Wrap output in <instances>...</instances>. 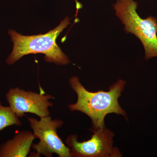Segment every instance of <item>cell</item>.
<instances>
[{"label": "cell", "instance_id": "cell-1", "mask_svg": "<svg viewBox=\"0 0 157 157\" xmlns=\"http://www.w3.org/2000/svg\"><path fill=\"white\" fill-rule=\"evenodd\" d=\"M71 89L76 93L77 100L70 104V111H80L91 119L93 130H103L105 128L104 119L109 113L123 116L127 119L126 112L118 102L125 86V81L120 79L110 86L109 91L92 92L88 90L81 84L77 76L69 79Z\"/></svg>", "mask_w": 157, "mask_h": 157}, {"label": "cell", "instance_id": "cell-2", "mask_svg": "<svg viewBox=\"0 0 157 157\" xmlns=\"http://www.w3.org/2000/svg\"><path fill=\"white\" fill-rule=\"evenodd\" d=\"M67 16L53 30L44 34L23 36L13 29L9 34L13 42L11 53L6 59L8 65H12L23 56L31 54H43L44 59L48 63L57 65H65L71 63L67 56L57 44L56 40L60 34L70 24Z\"/></svg>", "mask_w": 157, "mask_h": 157}, {"label": "cell", "instance_id": "cell-3", "mask_svg": "<svg viewBox=\"0 0 157 157\" xmlns=\"http://www.w3.org/2000/svg\"><path fill=\"white\" fill-rule=\"evenodd\" d=\"M116 15L124 25L127 33L139 39L145 51V59L157 57V20L149 16L142 19L137 12V3L134 0H117L113 5Z\"/></svg>", "mask_w": 157, "mask_h": 157}, {"label": "cell", "instance_id": "cell-4", "mask_svg": "<svg viewBox=\"0 0 157 157\" xmlns=\"http://www.w3.org/2000/svg\"><path fill=\"white\" fill-rule=\"evenodd\" d=\"M27 120L34 136L39 139L38 143L32 145L34 152L30 157H39L43 155L52 157L53 154H56L59 157H71L70 149L57 134L58 129L63 125V120L53 119L50 115L39 120L33 117H28Z\"/></svg>", "mask_w": 157, "mask_h": 157}, {"label": "cell", "instance_id": "cell-5", "mask_svg": "<svg viewBox=\"0 0 157 157\" xmlns=\"http://www.w3.org/2000/svg\"><path fill=\"white\" fill-rule=\"evenodd\" d=\"M90 130L93 135L86 141L79 142L76 134L67 137L66 143L70 149L71 157H122L118 149L113 146L115 134L112 131L106 127L103 130Z\"/></svg>", "mask_w": 157, "mask_h": 157}, {"label": "cell", "instance_id": "cell-6", "mask_svg": "<svg viewBox=\"0 0 157 157\" xmlns=\"http://www.w3.org/2000/svg\"><path fill=\"white\" fill-rule=\"evenodd\" d=\"M6 98L9 107L19 118L26 113L36 114L39 118L50 115L49 108L53 106L50 101L53 96L43 93L42 90L38 93L16 87L9 89Z\"/></svg>", "mask_w": 157, "mask_h": 157}, {"label": "cell", "instance_id": "cell-7", "mask_svg": "<svg viewBox=\"0 0 157 157\" xmlns=\"http://www.w3.org/2000/svg\"><path fill=\"white\" fill-rule=\"evenodd\" d=\"M33 132L23 130L0 145V157H26L30 152L34 140Z\"/></svg>", "mask_w": 157, "mask_h": 157}, {"label": "cell", "instance_id": "cell-8", "mask_svg": "<svg viewBox=\"0 0 157 157\" xmlns=\"http://www.w3.org/2000/svg\"><path fill=\"white\" fill-rule=\"evenodd\" d=\"M21 124L19 117L10 107L3 106L0 101V132L10 126H21Z\"/></svg>", "mask_w": 157, "mask_h": 157}, {"label": "cell", "instance_id": "cell-9", "mask_svg": "<svg viewBox=\"0 0 157 157\" xmlns=\"http://www.w3.org/2000/svg\"><path fill=\"white\" fill-rule=\"evenodd\" d=\"M75 2H76V16H77V13H78V10H80V9H81L82 8V6L81 3L78 2L77 0H75Z\"/></svg>", "mask_w": 157, "mask_h": 157}]
</instances>
